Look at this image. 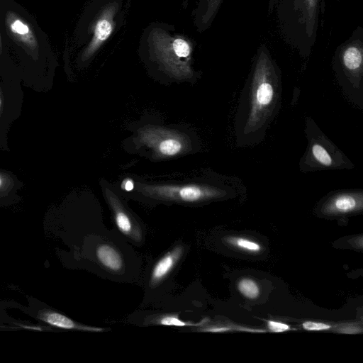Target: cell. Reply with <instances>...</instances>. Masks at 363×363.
Masks as SVG:
<instances>
[{
	"label": "cell",
	"mask_w": 363,
	"mask_h": 363,
	"mask_svg": "<svg viewBox=\"0 0 363 363\" xmlns=\"http://www.w3.org/2000/svg\"><path fill=\"white\" fill-rule=\"evenodd\" d=\"M1 98H0V106H1Z\"/></svg>",
	"instance_id": "24"
},
{
	"label": "cell",
	"mask_w": 363,
	"mask_h": 363,
	"mask_svg": "<svg viewBox=\"0 0 363 363\" xmlns=\"http://www.w3.org/2000/svg\"><path fill=\"white\" fill-rule=\"evenodd\" d=\"M182 149V143L177 138H168L161 141L158 146L159 152L165 156H173Z\"/></svg>",
	"instance_id": "17"
},
{
	"label": "cell",
	"mask_w": 363,
	"mask_h": 363,
	"mask_svg": "<svg viewBox=\"0 0 363 363\" xmlns=\"http://www.w3.org/2000/svg\"><path fill=\"white\" fill-rule=\"evenodd\" d=\"M267 326L274 333H281L290 330V327L287 324L274 320H268Z\"/></svg>",
	"instance_id": "20"
},
{
	"label": "cell",
	"mask_w": 363,
	"mask_h": 363,
	"mask_svg": "<svg viewBox=\"0 0 363 363\" xmlns=\"http://www.w3.org/2000/svg\"><path fill=\"white\" fill-rule=\"evenodd\" d=\"M325 9V0H269L268 11L283 40L308 57L323 26Z\"/></svg>",
	"instance_id": "2"
},
{
	"label": "cell",
	"mask_w": 363,
	"mask_h": 363,
	"mask_svg": "<svg viewBox=\"0 0 363 363\" xmlns=\"http://www.w3.org/2000/svg\"><path fill=\"white\" fill-rule=\"evenodd\" d=\"M247 89L248 99L238 114V133L250 143L262 138L280 97V69L265 45H260L254 56Z\"/></svg>",
	"instance_id": "1"
},
{
	"label": "cell",
	"mask_w": 363,
	"mask_h": 363,
	"mask_svg": "<svg viewBox=\"0 0 363 363\" xmlns=\"http://www.w3.org/2000/svg\"><path fill=\"white\" fill-rule=\"evenodd\" d=\"M184 252L183 245H177L157 262L150 275V285L151 286H157L167 277L182 258Z\"/></svg>",
	"instance_id": "8"
},
{
	"label": "cell",
	"mask_w": 363,
	"mask_h": 363,
	"mask_svg": "<svg viewBox=\"0 0 363 363\" xmlns=\"http://www.w3.org/2000/svg\"><path fill=\"white\" fill-rule=\"evenodd\" d=\"M40 318L52 326L62 329L79 330L94 333L104 330V328L77 323L67 316L54 311L43 312L41 313Z\"/></svg>",
	"instance_id": "12"
},
{
	"label": "cell",
	"mask_w": 363,
	"mask_h": 363,
	"mask_svg": "<svg viewBox=\"0 0 363 363\" xmlns=\"http://www.w3.org/2000/svg\"><path fill=\"white\" fill-rule=\"evenodd\" d=\"M116 11V6H108L100 18L98 19L94 31V36L88 48L86 49L84 57H89L100 45L110 36L113 30V17Z\"/></svg>",
	"instance_id": "7"
},
{
	"label": "cell",
	"mask_w": 363,
	"mask_h": 363,
	"mask_svg": "<svg viewBox=\"0 0 363 363\" xmlns=\"http://www.w3.org/2000/svg\"><path fill=\"white\" fill-rule=\"evenodd\" d=\"M6 22L12 36L20 43L31 51L38 48V41L33 30L21 17L13 13H8Z\"/></svg>",
	"instance_id": "9"
},
{
	"label": "cell",
	"mask_w": 363,
	"mask_h": 363,
	"mask_svg": "<svg viewBox=\"0 0 363 363\" xmlns=\"http://www.w3.org/2000/svg\"><path fill=\"white\" fill-rule=\"evenodd\" d=\"M204 320H205L199 323H194L191 322L183 321L177 315H167L158 318V320L156 322V324L177 327L199 326L204 323Z\"/></svg>",
	"instance_id": "18"
},
{
	"label": "cell",
	"mask_w": 363,
	"mask_h": 363,
	"mask_svg": "<svg viewBox=\"0 0 363 363\" xmlns=\"http://www.w3.org/2000/svg\"><path fill=\"white\" fill-rule=\"evenodd\" d=\"M239 291L245 297L250 299L256 298L259 294V287L252 279L244 278L238 284Z\"/></svg>",
	"instance_id": "16"
},
{
	"label": "cell",
	"mask_w": 363,
	"mask_h": 363,
	"mask_svg": "<svg viewBox=\"0 0 363 363\" xmlns=\"http://www.w3.org/2000/svg\"><path fill=\"white\" fill-rule=\"evenodd\" d=\"M2 184H3V180H2V178L0 176V187L1 186Z\"/></svg>",
	"instance_id": "23"
},
{
	"label": "cell",
	"mask_w": 363,
	"mask_h": 363,
	"mask_svg": "<svg viewBox=\"0 0 363 363\" xmlns=\"http://www.w3.org/2000/svg\"><path fill=\"white\" fill-rule=\"evenodd\" d=\"M116 225L119 231L135 242L142 240V230L135 220L116 200H111Z\"/></svg>",
	"instance_id": "10"
},
{
	"label": "cell",
	"mask_w": 363,
	"mask_h": 363,
	"mask_svg": "<svg viewBox=\"0 0 363 363\" xmlns=\"http://www.w3.org/2000/svg\"><path fill=\"white\" fill-rule=\"evenodd\" d=\"M146 191L157 198L189 203L209 199L219 194L215 189L199 185L156 186L148 187Z\"/></svg>",
	"instance_id": "5"
},
{
	"label": "cell",
	"mask_w": 363,
	"mask_h": 363,
	"mask_svg": "<svg viewBox=\"0 0 363 363\" xmlns=\"http://www.w3.org/2000/svg\"><path fill=\"white\" fill-rule=\"evenodd\" d=\"M1 48H2V43H1V35H0V51H1Z\"/></svg>",
	"instance_id": "22"
},
{
	"label": "cell",
	"mask_w": 363,
	"mask_h": 363,
	"mask_svg": "<svg viewBox=\"0 0 363 363\" xmlns=\"http://www.w3.org/2000/svg\"><path fill=\"white\" fill-rule=\"evenodd\" d=\"M223 0H201L198 11V26L201 30L208 28Z\"/></svg>",
	"instance_id": "13"
},
{
	"label": "cell",
	"mask_w": 363,
	"mask_h": 363,
	"mask_svg": "<svg viewBox=\"0 0 363 363\" xmlns=\"http://www.w3.org/2000/svg\"><path fill=\"white\" fill-rule=\"evenodd\" d=\"M225 240L229 245L248 252L257 253L261 250L259 243L247 238L228 237Z\"/></svg>",
	"instance_id": "15"
},
{
	"label": "cell",
	"mask_w": 363,
	"mask_h": 363,
	"mask_svg": "<svg viewBox=\"0 0 363 363\" xmlns=\"http://www.w3.org/2000/svg\"><path fill=\"white\" fill-rule=\"evenodd\" d=\"M96 256L99 263L110 272H121L124 267L121 253L111 245H99L96 250Z\"/></svg>",
	"instance_id": "11"
},
{
	"label": "cell",
	"mask_w": 363,
	"mask_h": 363,
	"mask_svg": "<svg viewBox=\"0 0 363 363\" xmlns=\"http://www.w3.org/2000/svg\"><path fill=\"white\" fill-rule=\"evenodd\" d=\"M337 1H339V0H337Z\"/></svg>",
	"instance_id": "25"
},
{
	"label": "cell",
	"mask_w": 363,
	"mask_h": 363,
	"mask_svg": "<svg viewBox=\"0 0 363 363\" xmlns=\"http://www.w3.org/2000/svg\"><path fill=\"white\" fill-rule=\"evenodd\" d=\"M302 326L305 330L312 331L326 330L331 328V325L328 324L313 321L304 322Z\"/></svg>",
	"instance_id": "19"
},
{
	"label": "cell",
	"mask_w": 363,
	"mask_h": 363,
	"mask_svg": "<svg viewBox=\"0 0 363 363\" xmlns=\"http://www.w3.org/2000/svg\"><path fill=\"white\" fill-rule=\"evenodd\" d=\"M333 64L341 80L354 85L361 82L363 77V28L361 26L336 48Z\"/></svg>",
	"instance_id": "3"
},
{
	"label": "cell",
	"mask_w": 363,
	"mask_h": 363,
	"mask_svg": "<svg viewBox=\"0 0 363 363\" xmlns=\"http://www.w3.org/2000/svg\"><path fill=\"white\" fill-rule=\"evenodd\" d=\"M311 153L314 160L320 166L331 167L334 164V160L327 148L319 143H314L311 147Z\"/></svg>",
	"instance_id": "14"
},
{
	"label": "cell",
	"mask_w": 363,
	"mask_h": 363,
	"mask_svg": "<svg viewBox=\"0 0 363 363\" xmlns=\"http://www.w3.org/2000/svg\"><path fill=\"white\" fill-rule=\"evenodd\" d=\"M123 184V187L126 191H131L134 188L133 182L130 179L125 180Z\"/></svg>",
	"instance_id": "21"
},
{
	"label": "cell",
	"mask_w": 363,
	"mask_h": 363,
	"mask_svg": "<svg viewBox=\"0 0 363 363\" xmlns=\"http://www.w3.org/2000/svg\"><path fill=\"white\" fill-rule=\"evenodd\" d=\"M362 194L342 192L331 196L323 206V212L328 215H341L362 209Z\"/></svg>",
	"instance_id": "6"
},
{
	"label": "cell",
	"mask_w": 363,
	"mask_h": 363,
	"mask_svg": "<svg viewBox=\"0 0 363 363\" xmlns=\"http://www.w3.org/2000/svg\"><path fill=\"white\" fill-rule=\"evenodd\" d=\"M152 43L157 57L166 66L172 69H177L179 67L184 69L191 52L188 41L179 37L172 38L162 32H155Z\"/></svg>",
	"instance_id": "4"
}]
</instances>
